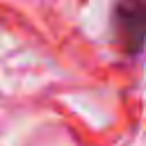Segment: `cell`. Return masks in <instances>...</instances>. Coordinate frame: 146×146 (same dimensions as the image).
<instances>
[{
	"mask_svg": "<svg viewBox=\"0 0 146 146\" xmlns=\"http://www.w3.org/2000/svg\"><path fill=\"white\" fill-rule=\"evenodd\" d=\"M112 34L123 55L146 50V0H116L112 7Z\"/></svg>",
	"mask_w": 146,
	"mask_h": 146,
	"instance_id": "cell-1",
	"label": "cell"
}]
</instances>
